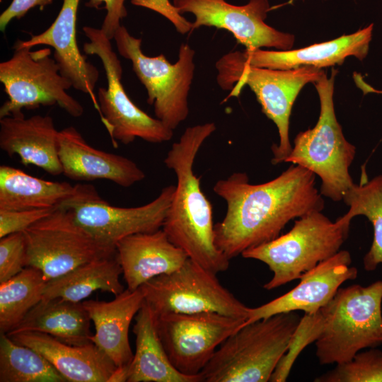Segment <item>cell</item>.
I'll return each instance as SVG.
<instances>
[{"instance_id":"obj_1","label":"cell","mask_w":382,"mask_h":382,"mask_svg":"<svg viewBox=\"0 0 382 382\" xmlns=\"http://www.w3.org/2000/svg\"><path fill=\"white\" fill-rule=\"evenodd\" d=\"M315 177L309 170L291 164L261 184H250L242 172L219 180L213 190L226 201L227 210L214 226L217 248L231 260L276 238L291 220L322 211L324 199L316 187Z\"/></svg>"},{"instance_id":"obj_2","label":"cell","mask_w":382,"mask_h":382,"mask_svg":"<svg viewBox=\"0 0 382 382\" xmlns=\"http://www.w3.org/2000/svg\"><path fill=\"white\" fill-rule=\"evenodd\" d=\"M382 280L367 286L339 288L333 298L313 314H304L289 352L297 357L310 343L322 365L349 361L361 350L382 344Z\"/></svg>"},{"instance_id":"obj_3","label":"cell","mask_w":382,"mask_h":382,"mask_svg":"<svg viewBox=\"0 0 382 382\" xmlns=\"http://www.w3.org/2000/svg\"><path fill=\"white\" fill-rule=\"evenodd\" d=\"M216 129L214 122L189 127L168 151L164 164L177 184L161 228L189 258L218 274L228 269L230 260L215 245L212 206L193 170L199 150Z\"/></svg>"},{"instance_id":"obj_4","label":"cell","mask_w":382,"mask_h":382,"mask_svg":"<svg viewBox=\"0 0 382 382\" xmlns=\"http://www.w3.org/2000/svg\"><path fill=\"white\" fill-rule=\"evenodd\" d=\"M301 319L291 311L243 325L216 350L200 373L202 381H270Z\"/></svg>"},{"instance_id":"obj_5","label":"cell","mask_w":382,"mask_h":382,"mask_svg":"<svg viewBox=\"0 0 382 382\" xmlns=\"http://www.w3.org/2000/svg\"><path fill=\"white\" fill-rule=\"evenodd\" d=\"M216 81L228 97H237L245 86L255 93L262 112L277 126L279 143L273 144L272 163H284L292 146L289 140V118L293 105L303 87L315 83L325 74L322 69L301 66L272 69L245 64L241 51L223 55L216 62Z\"/></svg>"},{"instance_id":"obj_6","label":"cell","mask_w":382,"mask_h":382,"mask_svg":"<svg viewBox=\"0 0 382 382\" xmlns=\"http://www.w3.org/2000/svg\"><path fill=\"white\" fill-rule=\"evenodd\" d=\"M337 70L328 78L324 74L314 83L320 110L314 127L299 132L291 152L284 163L299 165L321 180L320 194L334 202L342 200L354 185L349 169L356 154V147L345 137L334 107V83Z\"/></svg>"},{"instance_id":"obj_7","label":"cell","mask_w":382,"mask_h":382,"mask_svg":"<svg viewBox=\"0 0 382 382\" xmlns=\"http://www.w3.org/2000/svg\"><path fill=\"white\" fill-rule=\"evenodd\" d=\"M321 212L299 217L286 233L243 252V257L261 261L272 272L264 289L272 290L299 279L303 273L340 250L350 223L341 217L333 222Z\"/></svg>"},{"instance_id":"obj_8","label":"cell","mask_w":382,"mask_h":382,"mask_svg":"<svg viewBox=\"0 0 382 382\" xmlns=\"http://www.w3.org/2000/svg\"><path fill=\"white\" fill-rule=\"evenodd\" d=\"M119 54L131 61L132 69L146 89L149 105L166 127L175 129L188 116V95L194 77L195 50L186 43L179 48L178 58L171 64L163 54L149 57L141 50V39L121 25L114 39Z\"/></svg>"},{"instance_id":"obj_9","label":"cell","mask_w":382,"mask_h":382,"mask_svg":"<svg viewBox=\"0 0 382 382\" xmlns=\"http://www.w3.org/2000/svg\"><path fill=\"white\" fill-rule=\"evenodd\" d=\"M13 49L12 57L0 63V81L8 96L0 118L23 115V109L56 105L73 117L83 114V105L67 93L72 85L60 74L50 47Z\"/></svg>"},{"instance_id":"obj_10","label":"cell","mask_w":382,"mask_h":382,"mask_svg":"<svg viewBox=\"0 0 382 382\" xmlns=\"http://www.w3.org/2000/svg\"><path fill=\"white\" fill-rule=\"evenodd\" d=\"M23 233L25 266L39 270L47 282L88 262L116 253L115 248L97 240L76 221L70 209L63 207Z\"/></svg>"},{"instance_id":"obj_11","label":"cell","mask_w":382,"mask_h":382,"mask_svg":"<svg viewBox=\"0 0 382 382\" xmlns=\"http://www.w3.org/2000/svg\"><path fill=\"white\" fill-rule=\"evenodd\" d=\"M83 30L89 40L83 45V52L99 57L106 75L107 88L98 89L97 100L100 120L115 146L117 142L129 144L136 138L151 143L170 140L173 130L141 110L125 92L121 82L122 64L111 40L100 28L84 26Z\"/></svg>"},{"instance_id":"obj_12","label":"cell","mask_w":382,"mask_h":382,"mask_svg":"<svg viewBox=\"0 0 382 382\" xmlns=\"http://www.w3.org/2000/svg\"><path fill=\"white\" fill-rule=\"evenodd\" d=\"M216 274L188 257L177 270L154 277L140 288L157 316L214 312L246 321L250 308L225 288Z\"/></svg>"},{"instance_id":"obj_13","label":"cell","mask_w":382,"mask_h":382,"mask_svg":"<svg viewBox=\"0 0 382 382\" xmlns=\"http://www.w3.org/2000/svg\"><path fill=\"white\" fill-rule=\"evenodd\" d=\"M175 185L164 187L151 202L135 207L111 205L89 184L75 185L71 197L60 207L70 209L76 221L104 245L115 248L122 238L162 228Z\"/></svg>"},{"instance_id":"obj_14","label":"cell","mask_w":382,"mask_h":382,"mask_svg":"<svg viewBox=\"0 0 382 382\" xmlns=\"http://www.w3.org/2000/svg\"><path fill=\"white\" fill-rule=\"evenodd\" d=\"M157 316V315H156ZM245 320L214 312L166 313L157 316V330L173 366L182 374L201 373L217 347Z\"/></svg>"},{"instance_id":"obj_15","label":"cell","mask_w":382,"mask_h":382,"mask_svg":"<svg viewBox=\"0 0 382 382\" xmlns=\"http://www.w3.org/2000/svg\"><path fill=\"white\" fill-rule=\"evenodd\" d=\"M173 4L180 13L194 15L192 30L202 26L224 29L245 50L272 47L289 50L294 46V35L265 23L270 10L268 0H249L242 6L226 0H173Z\"/></svg>"},{"instance_id":"obj_16","label":"cell","mask_w":382,"mask_h":382,"mask_svg":"<svg viewBox=\"0 0 382 382\" xmlns=\"http://www.w3.org/2000/svg\"><path fill=\"white\" fill-rule=\"evenodd\" d=\"M347 250H340L303 273L300 282L287 293L256 308H250L248 324L272 316L301 311L313 314L327 304L346 281L357 277Z\"/></svg>"},{"instance_id":"obj_17","label":"cell","mask_w":382,"mask_h":382,"mask_svg":"<svg viewBox=\"0 0 382 382\" xmlns=\"http://www.w3.org/2000/svg\"><path fill=\"white\" fill-rule=\"evenodd\" d=\"M79 3L80 0H64L57 18L47 29L40 34L32 35L27 40H17L13 47L33 48L47 45L53 48V57L60 74L71 82L72 88L88 95L99 112L94 93L99 71L82 54L76 40Z\"/></svg>"},{"instance_id":"obj_18","label":"cell","mask_w":382,"mask_h":382,"mask_svg":"<svg viewBox=\"0 0 382 382\" xmlns=\"http://www.w3.org/2000/svg\"><path fill=\"white\" fill-rule=\"evenodd\" d=\"M59 156L62 174L73 180H106L128 187L145 178L133 161L93 147L73 126L59 131Z\"/></svg>"},{"instance_id":"obj_19","label":"cell","mask_w":382,"mask_h":382,"mask_svg":"<svg viewBox=\"0 0 382 382\" xmlns=\"http://www.w3.org/2000/svg\"><path fill=\"white\" fill-rule=\"evenodd\" d=\"M374 24L336 39L289 50H245L241 52L245 64L272 69L301 66L318 69L341 65L348 57L363 60L368 54Z\"/></svg>"},{"instance_id":"obj_20","label":"cell","mask_w":382,"mask_h":382,"mask_svg":"<svg viewBox=\"0 0 382 382\" xmlns=\"http://www.w3.org/2000/svg\"><path fill=\"white\" fill-rule=\"evenodd\" d=\"M59 134L52 117L24 114L0 118V148L10 157L17 155L25 166L33 165L52 175L62 174Z\"/></svg>"},{"instance_id":"obj_21","label":"cell","mask_w":382,"mask_h":382,"mask_svg":"<svg viewBox=\"0 0 382 382\" xmlns=\"http://www.w3.org/2000/svg\"><path fill=\"white\" fill-rule=\"evenodd\" d=\"M115 249L124 279L131 291L154 277L177 270L188 258L162 228L126 236L116 243Z\"/></svg>"},{"instance_id":"obj_22","label":"cell","mask_w":382,"mask_h":382,"mask_svg":"<svg viewBox=\"0 0 382 382\" xmlns=\"http://www.w3.org/2000/svg\"><path fill=\"white\" fill-rule=\"evenodd\" d=\"M144 301L140 287L134 291L126 289L110 301H82L96 330L90 337L91 342L116 366L129 364L133 359L129 329Z\"/></svg>"},{"instance_id":"obj_23","label":"cell","mask_w":382,"mask_h":382,"mask_svg":"<svg viewBox=\"0 0 382 382\" xmlns=\"http://www.w3.org/2000/svg\"><path fill=\"white\" fill-rule=\"evenodd\" d=\"M16 342L43 355L69 382H108L116 368L93 343L71 345L39 332L9 336Z\"/></svg>"},{"instance_id":"obj_24","label":"cell","mask_w":382,"mask_h":382,"mask_svg":"<svg viewBox=\"0 0 382 382\" xmlns=\"http://www.w3.org/2000/svg\"><path fill=\"white\" fill-rule=\"evenodd\" d=\"M134 319L136 351L127 382H203L201 374L186 375L173 366L158 333L157 316L145 301Z\"/></svg>"},{"instance_id":"obj_25","label":"cell","mask_w":382,"mask_h":382,"mask_svg":"<svg viewBox=\"0 0 382 382\" xmlns=\"http://www.w3.org/2000/svg\"><path fill=\"white\" fill-rule=\"evenodd\" d=\"M91 320L82 302L60 298L42 299L24 317L8 336L23 332L48 334L71 345L91 343Z\"/></svg>"},{"instance_id":"obj_26","label":"cell","mask_w":382,"mask_h":382,"mask_svg":"<svg viewBox=\"0 0 382 382\" xmlns=\"http://www.w3.org/2000/svg\"><path fill=\"white\" fill-rule=\"evenodd\" d=\"M75 185L32 176L10 166H0V209H53L72 196Z\"/></svg>"},{"instance_id":"obj_27","label":"cell","mask_w":382,"mask_h":382,"mask_svg":"<svg viewBox=\"0 0 382 382\" xmlns=\"http://www.w3.org/2000/svg\"><path fill=\"white\" fill-rule=\"evenodd\" d=\"M121 274L122 270L117 253L99 257L47 282L42 299L60 298L81 302L98 290L117 296L125 290L120 280Z\"/></svg>"},{"instance_id":"obj_28","label":"cell","mask_w":382,"mask_h":382,"mask_svg":"<svg viewBox=\"0 0 382 382\" xmlns=\"http://www.w3.org/2000/svg\"><path fill=\"white\" fill-rule=\"evenodd\" d=\"M47 282L42 272L25 267L0 283V332L8 334L42 299Z\"/></svg>"},{"instance_id":"obj_29","label":"cell","mask_w":382,"mask_h":382,"mask_svg":"<svg viewBox=\"0 0 382 382\" xmlns=\"http://www.w3.org/2000/svg\"><path fill=\"white\" fill-rule=\"evenodd\" d=\"M342 200L349 208L341 216L350 223L356 216H365L374 231L372 244L363 259L364 267L374 271L382 263V174L359 185H354L345 193Z\"/></svg>"},{"instance_id":"obj_30","label":"cell","mask_w":382,"mask_h":382,"mask_svg":"<svg viewBox=\"0 0 382 382\" xmlns=\"http://www.w3.org/2000/svg\"><path fill=\"white\" fill-rule=\"evenodd\" d=\"M0 382H66L35 349L0 335Z\"/></svg>"},{"instance_id":"obj_31","label":"cell","mask_w":382,"mask_h":382,"mask_svg":"<svg viewBox=\"0 0 382 382\" xmlns=\"http://www.w3.org/2000/svg\"><path fill=\"white\" fill-rule=\"evenodd\" d=\"M315 382H382V351L375 348L359 352L352 359L337 364Z\"/></svg>"},{"instance_id":"obj_32","label":"cell","mask_w":382,"mask_h":382,"mask_svg":"<svg viewBox=\"0 0 382 382\" xmlns=\"http://www.w3.org/2000/svg\"><path fill=\"white\" fill-rule=\"evenodd\" d=\"M25 244L23 232L0 238V283L8 280L25 267Z\"/></svg>"},{"instance_id":"obj_33","label":"cell","mask_w":382,"mask_h":382,"mask_svg":"<svg viewBox=\"0 0 382 382\" xmlns=\"http://www.w3.org/2000/svg\"><path fill=\"white\" fill-rule=\"evenodd\" d=\"M55 209H0V238L11 233L23 232Z\"/></svg>"},{"instance_id":"obj_34","label":"cell","mask_w":382,"mask_h":382,"mask_svg":"<svg viewBox=\"0 0 382 382\" xmlns=\"http://www.w3.org/2000/svg\"><path fill=\"white\" fill-rule=\"evenodd\" d=\"M125 0H87L85 5L91 8L100 9L103 4L106 10L100 29L110 39H114L117 30L122 25L121 21L127 15Z\"/></svg>"},{"instance_id":"obj_35","label":"cell","mask_w":382,"mask_h":382,"mask_svg":"<svg viewBox=\"0 0 382 382\" xmlns=\"http://www.w3.org/2000/svg\"><path fill=\"white\" fill-rule=\"evenodd\" d=\"M131 4L152 10L167 18L180 34L192 31V23L180 13L169 0H131Z\"/></svg>"},{"instance_id":"obj_36","label":"cell","mask_w":382,"mask_h":382,"mask_svg":"<svg viewBox=\"0 0 382 382\" xmlns=\"http://www.w3.org/2000/svg\"><path fill=\"white\" fill-rule=\"evenodd\" d=\"M53 0H12L9 6L0 15V30L4 32L9 23L19 20L35 7L40 10L52 3Z\"/></svg>"},{"instance_id":"obj_37","label":"cell","mask_w":382,"mask_h":382,"mask_svg":"<svg viewBox=\"0 0 382 382\" xmlns=\"http://www.w3.org/2000/svg\"><path fill=\"white\" fill-rule=\"evenodd\" d=\"M129 364L116 366L108 382H125L128 379Z\"/></svg>"}]
</instances>
